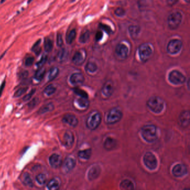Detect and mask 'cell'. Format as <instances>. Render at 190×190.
<instances>
[{"mask_svg": "<svg viewBox=\"0 0 190 190\" xmlns=\"http://www.w3.org/2000/svg\"><path fill=\"white\" fill-rule=\"evenodd\" d=\"M141 135L147 142L153 143L158 138L157 128L153 124L146 125L141 129Z\"/></svg>", "mask_w": 190, "mask_h": 190, "instance_id": "1", "label": "cell"}, {"mask_svg": "<svg viewBox=\"0 0 190 190\" xmlns=\"http://www.w3.org/2000/svg\"><path fill=\"white\" fill-rule=\"evenodd\" d=\"M164 105L163 100L158 96H153L147 101L148 107L155 113H161L164 108Z\"/></svg>", "mask_w": 190, "mask_h": 190, "instance_id": "2", "label": "cell"}, {"mask_svg": "<svg viewBox=\"0 0 190 190\" xmlns=\"http://www.w3.org/2000/svg\"><path fill=\"white\" fill-rule=\"evenodd\" d=\"M102 122L101 114L98 111H93L87 117L86 125L90 130H95L99 126Z\"/></svg>", "mask_w": 190, "mask_h": 190, "instance_id": "3", "label": "cell"}, {"mask_svg": "<svg viewBox=\"0 0 190 190\" xmlns=\"http://www.w3.org/2000/svg\"><path fill=\"white\" fill-rule=\"evenodd\" d=\"M153 48L149 43H144L141 44L138 48V53L141 61H148L153 54Z\"/></svg>", "mask_w": 190, "mask_h": 190, "instance_id": "4", "label": "cell"}, {"mask_svg": "<svg viewBox=\"0 0 190 190\" xmlns=\"http://www.w3.org/2000/svg\"><path fill=\"white\" fill-rule=\"evenodd\" d=\"M123 116V113L118 107H114L110 109L107 116V123L109 124H113L121 121Z\"/></svg>", "mask_w": 190, "mask_h": 190, "instance_id": "5", "label": "cell"}, {"mask_svg": "<svg viewBox=\"0 0 190 190\" xmlns=\"http://www.w3.org/2000/svg\"><path fill=\"white\" fill-rule=\"evenodd\" d=\"M182 19L181 13L179 12H175L170 14L167 18V24L172 30H175L181 24Z\"/></svg>", "mask_w": 190, "mask_h": 190, "instance_id": "6", "label": "cell"}, {"mask_svg": "<svg viewBox=\"0 0 190 190\" xmlns=\"http://www.w3.org/2000/svg\"><path fill=\"white\" fill-rule=\"evenodd\" d=\"M143 162L145 165L150 170H155L157 165L158 162L156 156L151 152H147L143 156Z\"/></svg>", "mask_w": 190, "mask_h": 190, "instance_id": "7", "label": "cell"}, {"mask_svg": "<svg viewBox=\"0 0 190 190\" xmlns=\"http://www.w3.org/2000/svg\"><path fill=\"white\" fill-rule=\"evenodd\" d=\"M168 80L173 84L179 85L186 81V78L181 72L174 70L169 73Z\"/></svg>", "mask_w": 190, "mask_h": 190, "instance_id": "8", "label": "cell"}, {"mask_svg": "<svg viewBox=\"0 0 190 190\" xmlns=\"http://www.w3.org/2000/svg\"><path fill=\"white\" fill-rule=\"evenodd\" d=\"M182 46V43L178 39L171 40L167 45V51L171 55L176 54L181 50Z\"/></svg>", "mask_w": 190, "mask_h": 190, "instance_id": "9", "label": "cell"}, {"mask_svg": "<svg viewBox=\"0 0 190 190\" xmlns=\"http://www.w3.org/2000/svg\"><path fill=\"white\" fill-rule=\"evenodd\" d=\"M115 53L118 59L121 60L125 59L128 56V48L125 43H120L116 46Z\"/></svg>", "mask_w": 190, "mask_h": 190, "instance_id": "10", "label": "cell"}, {"mask_svg": "<svg viewBox=\"0 0 190 190\" xmlns=\"http://www.w3.org/2000/svg\"><path fill=\"white\" fill-rule=\"evenodd\" d=\"M86 56L87 54L86 50L84 49H80L74 54L72 61L75 65H80L86 60Z\"/></svg>", "mask_w": 190, "mask_h": 190, "instance_id": "11", "label": "cell"}, {"mask_svg": "<svg viewBox=\"0 0 190 190\" xmlns=\"http://www.w3.org/2000/svg\"><path fill=\"white\" fill-rule=\"evenodd\" d=\"M187 169L183 164H177L175 165L172 169V174L175 177H181L187 173Z\"/></svg>", "mask_w": 190, "mask_h": 190, "instance_id": "12", "label": "cell"}, {"mask_svg": "<svg viewBox=\"0 0 190 190\" xmlns=\"http://www.w3.org/2000/svg\"><path fill=\"white\" fill-rule=\"evenodd\" d=\"M114 92V86L111 81H107L102 89V94L105 98H109L111 97Z\"/></svg>", "mask_w": 190, "mask_h": 190, "instance_id": "13", "label": "cell"}, {"mask_svg": "<svg viewBox=\"0 0 190 190\" xmlns=\"http://www.w3.org/2000/svg\"><path fill=\"white\" fill-rule=\"evenodd\" d=\"M84 76L80 73H73L70 77V82L74 86H79L82 84L84 81Z\"/></svg>", "mask_w": 190, "mask_h": 190, "instance_id": "14", "label": "cell"}, {"mask_svg": "<svg viewBox=\"0 0 190 190\" xmlns=\"http://www.w3.org/2000/svg\"><path fill=\"white\" fill-rule=\"evenodd\" d=\"M190 122V112L188 110L183 111L179 116V123L183 127H187L189 125Z\"/></svg>", "mask_w": 190, "mask_h": 190, "instance_id": "15", "label": "cell"}, {"mask_svg": "<svg viewBox=\"0 0 190 190\" xmlns=\"http://www.w3.org/2000/svg\"><path fill=\"white\" fill-rule=\"evenodd\" d=\"M62 122L73 127H76L78 124V118L72 114H65L62 118Z\"/></svg>", "mask_w": 190, "mask_h": 190, "instance_id": "16", "label": "cell"}, {"mask_svg": "<svg viewBox=\"0 0 190 190\" xmlns=\"http://www.w3.org/2000/svg\"><path fill=\"white\" fill-rule=\"evenodd\" d=\"M49 163L50 165L55 168H57L62 165V158L61 156L57 154H53L49 157Z\"/></svg>", "mask_w": 190, "mask_h": 190, "instance_id": "17", "label": "cell"}, {"mask_svg": "<svg viewBox=\"0 0 190 190\" xmlns=\"http://www.w3.org/2000/svg\"><path fill=\"white\" fill-rule=\"evenodd\" d=\"M100 168L99 166L97 165L93 166L89 170L88 173V178L89 180L93 181L98 177L100 173Z\"/></svg>", "mask_w": 190, "mask_h": 190, "instance_id": "18", "label": "cell"}, {"mask_svg": "<svg viewBox=\"0 0 190 190\" xmlns=\"http://www.w3.org/2000/svg\"><path fill=\"white\" fill-rule=\"evenodd\" d=\"M74 142V137L73 133L69 130L67 131L63 138L64 144L67 147H70L73 146Z\"/></svg>", "mask_w": 190, "mask_h": 190, "instance_id": "19", "label": "cell"}, {"mask_svg": "<svg viewBox=\"0 0 190 190\" xmlns=\"http://www.w3.org/2000/svg\"><path fill=\"white\" fill-rule=\"evenodd\" d=\"M75 165H76V160L74 158L71 157H67L65 160L63 164L64 170L67 172L70 171L75 167Z\"/></svg>", "mask_w": 190, "mask_h": 190, "instance_id": "20", "label": "cell"}, {"mask_svg": "<svg viewBox=\"0 0 190 190\" xmlns=\"http://www.w3.org/2000/svg\"><path fill=\"white\" fill-rule=\"evenodd\" d=\"M116 144L117 142L115 139L111 137H107L104 141V148L107 151H111L116 148Z\"/></svg>", "mask_w": 190, "mask_h": 190, "instance_id": "21", "label": "cell"}, {"mask_svg": "<svg viewBox=\"0 0 190 190\" xmlns=\"http://www.w3.org/2000/svg\"><path fill=\"white\" fill-rule=\"evenodd\" d=\"M121 190H135V186L133 183L129 179H124L119 186Z\"/></svg>", "mask_w": 190, "mask_h": 190, "instance_id": "22", "label": "cell"}, {"mask_svg": "<svg viewBox=\"0 0 190 190\" xmlns=\"http://www.w3.org/2000/svg\"><path fill=\"white\" fill-rule=\"evenodd\" d=\"M54 105L52 103H48L47 104H44L39 109L37 113L39 114H43L48 112H51L54 109Z\"/></svg>", "mask_w": 190, "mask_h": 190, "instance_id": "23", "label": "cell"}, {"mask_svg": "<svg viewBox=\"0 0 190 190\" xmlns=\"http://www.w3.org/2000/svg\"><path fill=\"white\" fill-rule=\"evenodd\" d=\"M75 103L80 109H86L89 105V102L86 98H80L76 100Z\"/></svg>", "mask_w": 190, "mask_h": 190, "instance_id": "24", "label": "cell"}, {"mask_svg": "<svg viewBox=\"0 0 190 190\" xmlns=\"http://www.w3.org/2000/svg\"><path fill=\"white\" fill-rule=\"evenodd\" d=\"M67 56H68V52L67 49L65 48L60 49L57 54V56H56L57 60L60 62H62L67 60Z\"/></svg>", "mask_w": 190, "mask_h": 190, "instance_id": "25", "label": "cell"}, {"mask_svg": "<svg viewBox=\"0 0 190 190\" xmlns=\"http://www.w3.org/2000/svg\"><path fill=\"white\" fill-rule=\"evenodd\" d=\"M129 32L133 39H135L140 32L141 28L137 25H130L128 28Z\"/></svg>", "mask_w": 190, "mask_h": 190, "instance_id": "26", "label": "cell"}, {"mask_svg": "<svg viewBox=\"0 0 190 190\" xmlns=\"http://www.w3.org/2000/svg\"><path fill=\"white\" fill-rule=\"evenodd\" d=\"M47 187L49 190H59L60 189L59 181L55 178H53L48 182Z\"/></svg>", "mask_w": 190, "mask_h": 190, "instance_id": "27", "label": "cell"}, {"mask_svg": "<svg viewBox=\"0 0 190 190\" xmlns=\"http://www.w3.org/2000/svg\"><path fill=\"white\" fill-rule=\"evenodd\" d=\"M92 156V149H86L83 151H80L78 153V156L80 158L88 160Z\"/></svg>", "mask_w": 190, "mask_h": 190, "instance_id": "28", "label": "cell"}, {"mask_svg": "<svg viewBox=\"0 0 190 190\" xmlns=\"http://www.w3.org/2000/svg\"><path fill=\"white\" fill-rule=\"evenodd\" d=\"M46 73V69L45 67H40L39 69H38L36 72V73L34 75V79L40 81L43 79V78H44L45 74Z\"/></svg>", "mask_w": 190, "mask_h": 190, "instance_id": "29", "label": "cell"}, {"mask_svg": "<svg viewBox=\"0 0 190 190\" xmlns=\"http://www.w3.org/2000/svg\"><path fill=\"white\" fill-rule=\"evenodd\" d=\"M59 73V70L57 67H53L50 69L49 70L48 76V79L49 81H52L57 77Z\"/></svg>", "mask_w": 190, "mask_h": 190, "instance_id": "30", "label": "cell"}, {"mask_svg": "<svg viewBox=\"0 0 190 190\" xmlns=\"http://www.w3.org/2000/svg\"><path fill=\"white\" fill-rule=\"evenodd\" d=\"M43 46H44L45 51L47 53H49L53 49V43L50 38L46 37L45 38Z\"/></svg>", "mask_w": 190, "mask_h": 190, "instance_id": "31", "label": "cell"}, {"mask_svg": "<svg viewBox=\"0 0 190 190\" xmlns=\"http://www.w3.org/2000/svg\"><path fill=\"white\" fill-rule=\"evenodd\" d=\"M22 182L23 183L29 187L33 186V181L30 175L28 173H25L22 176Z\"/></svg>", "mask_w": 190, "mask_h": 190, "instance_id": "32", "label": "cell"}, {"mask_svg": "<svg viewBox=\"0 0 190 190\" xmlns=\"http://www.w3.org/2000/svg\"><path fill=\"white\" fill-rule=\"evenodd\" d=\"M56 90V88L55 87V86L53 84H50V85L47 86L45 88V89L43 90V93L47 96H51L55 93Z\"/></svg>", "mask_w": 190, "mask_h": 190, "instance_id": "33", "label": "cell"}, {"mask_svg": "<svg viewBox=\"0 0 190 190\" xmlns=\"http://www.w3.org/2000/svg\"><path fill=\"white\" fill-rule=\"evenodd\" d=\"M76 32L75 29H73L69 32L66 37V41L68 44H71L73 42L74 39L76 37Z\"/></svg>", "mask_w": 190, "mask_h": 190, "instance_id": "34", "label": "cell"}, {"mask_svg": "<svg viewBox=\"0 0 190 190\" xmlns=\"http://www.w3.org/2000/svg\"><path fill=\"white\" fill-rule=\"evenodd\" d=\"M98 67L97 65L94 63L92 62H89L86 64V70L87 72L92 73H94L97 71Z\"/></svg>", "mask_w": 190, "mask_h": 190, "instance_id": "35", "label": "cell"}, {"mask_svg": "<svg viewBox=\"0 0 190 190\" xmlns=\"http://www.w3.org/2000/svg\"><path fill=\"white\" fill-rule=\"evenodd\" d=\"M41 42V40L39 39L38 41H37L33 45V46L31 48L32 51L34 53H35V54L36 55H39L41 51V47L40 46Z\"/></svg>", "mask_w": 190, "mask_h": 190, "instance_id": "36", "label": "cell"}, {"mask_svg": "<svg viewBox=\"0 0 190 190\" xmlns=\"http://www.w3.org/2000/svg\"><path fill=\"white\" fill-rule=\"evenodd\" d=\"M28 87L27 86H22L20 88L18 89L16 92H15L13 94V97L14 98H18L21 96H22L24 94H25L27 90H28Z\"/></svg>", "mask_w": 190, "mask_h": 190, "instance_id": "37", "label": "cell"}, {"mask_svg": "<svg viewBox=\"0 0 190 190\" xmlns=\"http://www.w3.org/2000/svg\"><path fill=\"white\" fill-rule=\"evenodd\" d=\"M74 92L76 95H79L80 98H86V99H88V94H87V93L86 91L81 89L78 88H74Z\"/></svg>", "mask_w": 190, "mask_h": 190, "instance_id": "38", "label": "cell"}, {"mask_svg": "<svg viewBox=\"0 0 190 190\" xmlns=\"http://www.w3.org/2000/svg\"><path fill=\"white\" fill-rule=\"evenodd\" d=\"M90 37V32L89 31H86L82 33L79 37V41L81 43H86L88 41Z\"/></svg>", "mask_w": 190, "mask_h": 190, "instance_id": "39", "label": "cell"}, {"mask_svg": "<svg viewBox=\"0 0 190 190\" xmlns=\"http://www.w3.org/2000/svg\"><path fill=\"white\" fill-rule=\"evenodd\" d=\"M40 103V99L39 98H33L28 104V107L30 109H33L35 108Z\"/></svg>", "mask_w": 190, "mask_h": 190, "instance_id": "40", "label": "cell"}, {"mask_svg": "<svg viewBox=\"0 0 190 190\" xmlns=\"http://www.w3.org/2000/svg\"><path fill=\"white\" fill-rule=\"evenodd\" d=\"M37 182L40 184H43L46 182V177L45 175L43 173H40L38 175H37L36 177Z\"/></svg>", "mask_w": 190, "mask_h": 190, "instance_id": "41", "label": "cell"}, {"mask_svg": "<svg viewBox=\"0 0 190 190\" xmlns=\"http://www.w3.org/2000/svg\"><path fill=\"white\" fill-rule=\"evenodd\" d=\"M47 59H48V56L46 55H43L40 60L39 61H38L36 63V66L37 67H43V65L46 63V62L47 61Z\"/></svg>", "mask_w": 190, "mask_h": 190, "instance_id": "42", "label": "cell"}, {"mask_svg": "<svg viewBox=\"0 0 190 190\" xmlns=\"http://www.w3.org/2000/svg\"><path fill=\"white\" fill-rule=\"evenodd\" d=\"M36 92V89H32V90H31L30 92H29L28 94H27L26 95H25L24 97L22 98L23 101L24 102H27L29 100H30L31 99L32 97V96L34 95V94Z\"/></svg>", "mask_w": 190, "mask_h": 190, "instance_id": "43", "label": "cell"}, {"mask_svg": "<svg viewBox=\"0 0 190 190\" xmlns=\"http://www.w3.org/2000/svg\"><path fill=\"white\" fill-rule=\"evenodd\" d=\"M125 11L124 9L122 8V7L117 8L114 11L115 15H116L117 16H119V17L123 16L125 15Z\"/></svg>", "mask_w": 190, "mask_h": 190, "instance_id": "44", "label": "cell"}, {"mask_svg": "<svg viewBox=\"0 0 190 190\" xmlns=\"http://www.w3.org/2000/svg\"><path fill=\"white\" fill-rule=\"evenodd\" d=\"M34 61H35V59H34V57H32V56L28 57L25 60V65L26 67H31V66H32L33 65Z\"/></svg>", "mask_w": 190, "mask_h": 190, "instance_id": "45", "label": "cell"}, {"mask_svg": "<svg viewBox=\"0 0 190 190\" xmlns=\"http://www.w3.org/2000/svg\"><path fill=\"white\" fill-rule=\"evenodd\" d=\"M29 73L27 70H23V71H21L19 74H18V77H19V79L21 80H24L25 79H26L28 76H29Z\"/></svg>", "mask_w": 190, "mask_h": 190, "instance_id": "46", "label": "cell"}, {"mask_svg": "<svg viewBox=\"0 0 190 190\" xmlns=\"http://www.w3.org/2000/svg\"><path fill=\"white\" fill-rule=\"evenodd\" d=\"M56 43L57 45L59 47H61L63 45V39L62 35L60 33H58L57 35V38H56Z\"/></svg>", "mask_w": 190, "mask_h": 190, "instance_id": "47", "label": "cell"}, {"mask_svg": "<svg viewBox=\"0 0 190 190\" xmlns=\"http://www.w3.org/2000/svg\"><path fill=\"white\" fill-rule=\"evenodd\" d=\"M100 27L102 30L105 31L106 32H107L109 34H111L112 32V31H111V29H110V27L109 26L107 25L100 24Z\"/></svg>", "mask_w": 190, "mask_h": 190, "instance_id": "48", "label": "cell"}, {"mask_svg": "<svg viewBox=\"0 0 190 190\" xmlns=\"http://www.w3.org/2000/svg\"><path fill=\"white\" fill-rule=\"evenodd\" d=\"M103 36V32L102 31H98L97 32L95 35V40L97 41H99L100 40H102Z\"/></svg>", "mask_w": 190, "mask_h": 190, "instance_id": "49", "label": "cell"}, {"mask_svg": "<svg viewBox=\"0 0 190 190\" xmlns=\"http://www.w3.org/2000/svg\"><path fill=\"white\" fill-rule=\"evenodd\" d=\"M5 85H6V80H4L2 83H1V86H0V97H1L2 95V92L4 91V89L5 87Z\"/></svg>", "mask_w": 190, "mask_h": 190, "instance_id": "50", "label": "cell"}, {"mask_svg": "<svg viewBox=\"0 0 190 190\" xmlns=\"http://www.w3.org/2000/svg\"><path fill=\"white\" fill-rule=\"evenodd\" d=\"M184 190H190V189H184Z\"/></svg>", "mask_w": 190, "mask_h": 190, "instance_id": "51", "label": "cell"}]
</instances>
